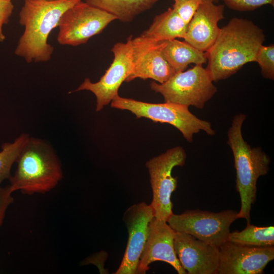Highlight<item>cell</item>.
<instances>
[{
	"mask_svg": "<svg viewBox=\"0 0 274 274\" xmlns=\"http://www.w3.org/2000/svg\"><path fill=\"white\" fill-rule=\"evenodd\" d=\"M264 31L252 21L234 17L220 28L218 36L206 52V68L213 82L225 80L245 64L256 62L263 45Z\"/></svg>",
	"mask_w": 274,
	"mask_h": 274,
	"instance_id": "6da1fadb",
	"label": "cell"
},
{
	"mask_svg": "<svg viewBox=\"0 0 274 274\" xmlns=\"http://www.w3.org/2000/svg\"><path fill=\"white\" fill-rule=\"evenodd\" d=\"M81 0H24L19 14V22L24 27L15 54L27 63L46 62L53 53L49 35L57 26L62 14Z\"/></svg>",
	"mask_w": 274,
	"mask_h": 274,
	"instance_id": "7a4b0ae2",
	"label": "cell"
},
{
	"mask_svg": "<svg viewBox=\"0 0 274 274\" xmlns=\"http://www.w3.org/2000/svg\"><path fill=\"white\" fill-rule=\"evenodd\" d=\"M246 118L243 113L233 118L227 131V143L233 155L236 171V191L241 199V209L238 218H244L250 223V212L256 200L257 182L269 170L270 159L259 147H251L242 135V127Z\"/></svg>",
	"mask_w": 274,
	"mask_h": 274,
	"instance_id": "3957f363",
	"label": "cell"
},
{
	"mask_svg": "<svg viewBox=\"0 0 274 274\" xmlns=\"http://www.w3.org/2000/svg\"><path fill=\"white\" fill-rule=\"evenodd\" d=\"M16 162L15 174L9 178L13 192L20 190L28 195L44 194L55 188L63 178L54 150L40 139L29 136Z\"/></svg>",
	"mask_w": 274,
	"mask_h": 274,
	"instance_id": "277c9868",
	"label": "cell"
},
{
	"mask_svg": "<svg viewBox=\"0 0 274 274\" xmlns=\"http://www.w3.org/2000/svg\"><path fill=\"white\" fill-rule=\"evenodd\" d=\"M110 103L112 108L129 111L137 118L144 117L154 122L168 123L178 129L189 143L193 142V134L201 130L210 135L216 133L210 122L197 118L186 106L166 101L149 103L119 95Z\"/></svg>",
	"mask_w": 274,
	"mask_h": 274,
	"instance_id": "5b68a950",
	"label": "cell"
},
{
	"mask_svg": "<svg viewBox=\"0 0 274 274\" xmlns=\"http://www.w3.org/2000/svg\"><path fill=\"white\" fill-rule=\"evenodd\" d=\"M210 75L202 65H195L186 71L175 73L160 84L152 82L151 89L161 94L165 101L202 109L217 91Z\"/></svg>",
	"mask_w": 274,
	"mask_h": 274,
	"instance_id": "8992f818",
	"label": "cell"
},
{
	"mask_svg": "<svg viewBox=\"0 0 274 274\" xmlns=\"http://www.w3.org/2000/svg\"><path fill=\"white\" fill-rule=\"evenodd\" d=\"M238 212L227 210L215 213L200 210L172 214L166 222L176 231L190 234L197 239L219 248L227 241L230 226Z\"/></svg>",
	"mask_w": 274,
	"mask_h": 274,
	"instance_id": "52a82bcc",
	"label": "cell"
},
{
	"mask_svg": "<svg viewBox=\"0 0 274 274\" xmlns=\"http://www.w3.org/2000/svg\"><path fill=\"white\" fill-rule=\"evenodd\" d=\"M186 153L181 146H176L148 160V168L152 190L150 204L154 217L167 221L173 214L171 195L178 185L177 177L172 175L176 166H183L186 161Z\"/></svg>",
	"mask_w": 274,
	"mask_h": 274,
	"instance_id": "ba28073f",
	"label": "cell"
},
{
	"mask_svg": "<svg viewBox=\"0 0 274 274\" xmlns=\"http://www.w3.org/2000/svg\"><path fill=\"white\" fill-rule=\"evenodd\" d=\"M116 19L114 16L81 1L60 17L57 41L62 45L77 46L85 44Z\"/></svg>",
	"mask_w": 274,
	"mask_h": 274,
	"instance_id": "9c48e42d",
	"label": "cell"
},
{
	"mask_svg": "<svg viewBox=\"0 0 274 274\" xmlns=\"http://www.w3.org/2000/svg\"><path fill=\"white\" fill-rule=\"evenodd\" d=\"M132 38L130 35L125 43L118 42L114 45L111 49L114 55L113 61L99 81L93 83L86 78L76 90L70 93L82 90L93 93L96 98V112L110 104L119 95V88L132 71Z\"/></svg>",
	"mask_w": 274,
	"mask_h": 274,
	"instance_id": "30bf717a",
	"label": "cell"
},
{
	"mask_svg": "<svg viewBox=\"0 0 274 274\" xmlns=\"http://www.w3.org/2000/svg\"><path fill=\"white\" fill-rule=\"evenodd\" d=\"M218 249V274H262L274 259V246H249L227 241Z\"/></svg>",
	"mask_w": 274,
	"mask_h": 274,
	"instance_id": "8fae6325",
	"label": "cell"
},
{
	"mask_svg": "<svg viewBox=\"0 0 274 274\" xmlns=\"http://www.w3.org/2000/svg\"><path fill=\"white\" fill-rule=\"evenodd\" d=\"M166 42L141 36L132 38L133 69L125 82H129L136 78L151 79L162 84L173 76L175 72L162 52Z\"/></svg>",
	"mask_w": 274,
	"mask_h": 274,
	"instance_id": "7c38bea8",
	"label": "cell"
},
{
	"mask_svg": "<svg viewBox=\"0 0 274 274\" xmlns=\"http://www.w3.org/2000/svg\"><path fill=\"white\" fill-rule=\"evenodd\" d=\"M154 217L151 205L142 202L129 207L123 220L128 233L126 248L115 274H136L140 257L147 239L149 225Z\"/></svg>",
	"mask_w": 274,
	"mask_h": 274,
	"instance_id": "4fadbf2b",
	"label": "cell"
},
{
	"mask_svg": "<svg viewBox=\"0 0 274 274\" xmlns=\"http://www.w3.org/2000/svg\"><path fill=\"white\" fill-rule=\"evenodd\" d=\"M176 231L166 221L154 217L149 225L148 234L140 257L136 274H145L149 265L161 261L170 265L179 274H186L177 258L174 247Z\"/></svg>",
	"mask_w": 274,
	"mask_h": 274,
	"instance_id": "5bb4252c",
	"label": "cell"
},
{
	"mask_svg": "<svg viewBox=\"0 0 274 274\" xmlns=\"http://www.w3.org/2000/svg\"><path fill=\"white\" fill-rule=\"evenodd\" d=\"M174 247L180 264L188 274H218L219 249L192 235L176 231Z\"/></svg>",
	"mask_w": 274,
	"mask_h": 274,
	"instance_id": "9a60e30c",
	"label": "cell"
},
{
	"mask_svg": "<svg viewBox=\"0 0 274 274\" xmlns=\"http://www.w3.org/2000/svg\"><path fill=\"white\" fill-rule=\"evenodd\" d=\"M224 6L213 0H204L187 24L184 41L206 52L216 41L219 31L218 22L224 18Z\"/></svg>",
	"mask_w": 274,
	"mask_h": 274,
	"instance_id": "2e32d148",
	"label": "cell"
},
{
	"mask_svg": "<svg viewBox=\"0 0 274 274\" xmlns=\"http://www.w3.org/2000/svg\"><path fill=\"white\" fill-rule=\"evenodd\" d=\"M187 25L172 8L156 15L149 28L140 36L156 41L184 39Z\"/></svg>",
	"mask_w": 274,
	"mask_h": 274,
	"instance_id": "e0dca14e",
	"label": "cell"
},
{
	"mask_svg": "<svg viewBox=\"0 0 274 274\" xmlns=\"http://www.w3.org/2000/svg\"><path fill=\"white\" fill-rule=\"evenodd\" d=\"M162 52L175 73L184 71L191 63L202 65L207 62L206 52L177 39L167 41Z\"/></svg>",
	"mask_w": 274,
	"mask_h": 274,
	"instance_id": "ac0fdd59",
	"label": "cell"
},
{
	"mask_svg": "<svg viewBox=\"0 0 274 274\" xmlns=\"http://www.w3.org/2000/svg\"><path fill=\"white\" fill-rule=\"evenodd\" d=\"M159 0H85L124 22H130L138 15L150 9Z\"/></svg>",
	"mask_w": 274,
	"mask_h": 274,
	"instance_id": "d6986e66",
	"label": "cell"
},
{
	"mask_svg": "<svg viewBox=\"0 0 274 274\" xmlns=\"http://www.w3.org/2000/svg\"><path fill=\"white\" fill-rule=\"evenodd\" d=\"M227 241L249 246L272 247L274 246V226L259 227L249 223L242 231L230 232Z\"/></svg>",
	"mask_w": 274,
	"mask_h": 274,
	"instance_id": "ffe728a7",
	"label": "cell"
},
{
	"mask_svg": "<svg viewBox=\"0 0 274 274\" xmlns=\"http://www.w3.org/2000/svg\"><path fill=\"white\" fill-rule=\"evenodd\" d=\"M29 137L26 133H21L12 143H5L2 145L0 152V186L3 181L11 177L10 172L23 145Z\"/></svg>",
	"mask_w": 274,
	"mask_h": 274,
	"instance_id": "44dd1931",
	"label": "cell"
},
{
	"mask_svg": "<svg viewBox=\"0 0 274 274\" xmlns=\"http://www.w3.org/2000/svg\"><path fill=\"white\" fill-rule=\"evenodd\" d=\"M256 62L261 68L262 76L267 79H274V46L262 45L257 55Z\"/></svg>",
	"mask_w": 274,
	"mask_h": 274,
	"instance_id": "7402d4cb",
	"label": "cell"
},
{
	"mask_svg": "<svg viewBox=\"0 0 274 274\" xmlns=\"http://www.w3.org/2000/svg\"><path fill=\"white\" fill-rule=\"evenodd\" d=\"M204 0H174L172 9L187 25Z\"/></svg>",
	"mask_w": 274,
	"mask_h": 274,
	"instance_id": "603a6c76",
	"label": "cell"
},
{
	"mask_svg": "<svg viewBox=\"0 0 274 274\" xmlns=\"http://www.w3.org/2000/svg\"><path fill=\"white\" fill-rule=\"evenodd\" d=\"M230 9L238 11H253L262 6H273L274 0H223Z\"/></svg>",
	"mask_w": 274,
	"mask_h": 274,
	"instance_id": "cb8c5ba5",
	"label": "cell"
},
{
	"mask_svg": "<svg viewBox=\"0 0 274 274\" xmlns=\"http://www.w3.org/2000/svg\"><path fill=\"white\" fill-rule=\"evenodd\" d=\"M14 8L11 1L0 0V43L3 42L6 39L3 27L8 23Z\"/></svg>",
	"mask_w": 274,
	"mask_h": 274,
	"instance_id": "d4e9b609",
	"label": "cell"
},
{
	"mask_svg": "<svg viewBox=\"0 0 274 274\" xmlns=\"http://www.w3.org/2000/svg\"><path fill=\"white\" fill-rule=\"evenodd\" d=\"M10 185L5 187L0 186V227L3 224L8 208L14 201Z\"/></svg>",
	"mask_w": 274,
	"mask_h": 274,
	"instance_id": "484cf974",
	"label": "cell"
},
{
	"mask_svg": "<svg viewBox=\"0 0 274 274\" xmlns=\"http://www.w3.org/2000/svg\"><path fill=\"white\" fill-rule=\"evenodd\" d=\"M46 1H58V0H46Z\"/></svg>",
	"mask_w": 274,
	"mask_h": 274,
	"instance_id": "4316f807",
	"label": "cell"
},
{
	"mask_svg": "<svg viewBox=\"0 0 274 274\" xmlns=\"http://www.w3.org/2000/svg\"><path fill=\"white\" fill-rule=\"evenodd\" d=\"M8 1H11V0H8Z\"/></svg>",
	"mask_w": 274,
	"mask_h": 274,
	"instance_id": "83f0119b",
	"label": "cell"
},
{
	"mask_svg": "<svg viewBox=\"0 0 274 274\" xmlns=\"http://www.w3.org/2000/svg\"><path fill=\"white\" fill-rule=\"evenodd\" d=\"M213 1H214L215 0H213Z\"/></svg>",
	"mask_w": 274,
	"mask_h": 274,
	"instance_id": "f1b7e54d",
	"label": "cell"
}]
</instances>
